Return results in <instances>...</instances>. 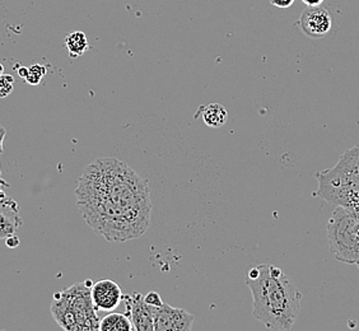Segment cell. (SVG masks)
Returning <instances> with one entry per match:
<instances>
[{
	"label": "cell",
	"mask_w": 359,
	"mask_h": 331,
	"mask_svg": "<svg viewBox=\"0 0 359 331\" xmlns=\"http://www.w3.org/2000/svg\"><path fill=\"white\" fill-rule=\"evenodd\" d=\"M101 331H130L133 330V324L130 318L125 313L111 312L101 318L100 323Z\"/></svg>",
	"instance_id": "cell-10"
},
{
	"label": "cell",
	"mask_w": 359,
	"mask_h": 331,
	"mask_svg": "<svg viewBox=\"0 0 359 331\" xmlns=\"http://www.w3.org/2000/svg\"><path fill=\"white\" fill-rule=\"evenodd\" d=\"M4 73V67L0 64V76Z\"/></svg>",
	"instance_id": "cell-22"
},
{
	"label": "cell",
	"mask_w": 359,
	"mask_h": 331,
	"mask_svg": "<svg viewBox=\"0 0 359 331\" xmlns=\"http://www.w3.org/2000/svg\"><path fill=\"white\" fill-rule=\"evenodd\" d=\"M14 90V78L11 74L0 76V98L9 96Z\"/></svg>",
	"instance_id": "cell-14"
},
{
	"label": "cell",
	"mask_w": 359,
	"mask_h": 331,
	"mask_svg": "<svg viewBox=\"0 0 359 331\" xmlns=\"http://www.w3.org/2000/svg\"><path fill=\"white\" fill-rule=\"evenodd\" d=\"M246 284L254 298L252 313L271 330H290L296 323L304 295L283 270L270 264L250 266Z\"/></svg>",
	"instance_id": "cell-2"
},
{
	"label": "cell",
	"mask_w": 359,
	"mask_h": 331,
	"mask_svg": "<svg viewBox=\"0 0 359 331\" xmlns=\"http://www.w3.org/2000/svg\"><path fill=\"white\" fill-rule=\"evenodd\" d=\"M144 301L152 307H159V306L163 304V301H162V298L157 292H149L148 295H145Z\"/></svg>",
	"instance_id": "cell-15"
},
{
	"label": "cell",
	"mask_w": 359,
	"mask_h": 331,
	"mask_svg": "<svg viewBox=\"0 0 359 331\" xmlns=\"http://www.w3.org/2000/svg\"><path fill=\"white\" fill-rule=\"evenodd\" d=\"M76 195L86 223L107 241L138 238L151 224L149 187L123 161L92 162L78 181Z\"/></svg>",
	"instance_id": "cell-1"
},
{
	"label": "cell",
	"mask_w": 359,
	"mask_h": 331,
	"mask_svg": "<svg viewBox=\"0 0 359 331\" xmlns=\"http://www.w3.org/2000/svg\"><path fill=\"white\" fill-rule=\"evenodd\" d=\"M6 134H7V131H6V128L0 125V154L4 152V148H3V144H4V138H6Z\"/></svg>",
	"instance_id": "cell-18"
},
{
	"label": "cell",
	"mask_w": 359,
	"mask_h": 331,
	"mask_svg": "<svg viewBox=\"0 0 359 331\" xmlns=\"http://www.w3.org/2000/svg\"><path fill=\"white\" fill-rule=\"evenodd\" d=\"M92 283L86 281L54 295L51 313L64 330H100L101 318L90 296Z\"/></svg>",
	"instance_id": "cell-3"
},
{
	"label": "cell",
	"mask_w": 359,
	"mask_h": 331,
	"mask_svg": "<svg viewBox=\"0 0 359 331\" xmlns=\"http://www.w3.org/2000/svg\"><path fill=\"white\" fill-rule=\"evenodd\" d=\"M304 3V6L307 7H318L324 3V0H302Z\"/></svg>",
	"instance_id": "cell-19"
},
{
	"label": "cell",
	"mask_w": 359,
	"mask_h": 331,
	"mask_svg": "<svg viewBox=\"0 0 359 331\" xmlns=\"http://www.w3.org/2000/svg\"><path fill=\"white\" fill-rule=\"evenodd\" d=\"M126 304L128 316L133 324V330L154 331L153 307L144 301V296L139 292L123 297Z\"/></svg>",
	"instance_id": "cell-7"
},
{
	"label": "cell",
	"mask_w": 359,
	"mask_h": 331,
	"mask_svg": "<svg viewBox=\"0 0 359 331\" xmlns=\"http://www.w3.org/2000/svg\"><path fill=\"white\" fill-rule=\"evenodd\" d=\"M65 46L69 53L70 58L76 59L78 56L83 55L84 53L90 48L88 39L82 31H76L67 36Z\"/></svg>",
	"instance_id": "cell-12"
},
{
	"label": "cell",
	"mask_w": 359,
	"mask_h": 331,
	"mask_svg": "<svg viewBox=\"0 0 359 331\" xmlns=\"http://www.w3.org/2000/svg\"><path fill=\"white\" fill-rule=\"evenodd\" d=\"M355 265H357V268H358V269H359V262H357V264H355Z\"/></svg>",
	"instance_id": "cell-23"
},
{
	"label": "cell",
	"mask_w": 359,
	"mask_h": 331,
	"mask_svg": "<svg viewBox=\"0 0 359 331\" xmlns=\"http://www.w3.org/2000/svg\"><path fill=\"white\" fill-rule=\"evenodd\" d=\"M92 301L98 311H114L123 299L121 288L112 279H101L90 287Z\"/></svg>",
	"instance_id": "cell-8"
},
{
	"label": "cell",
	"mask_w": 359,
	"mask_h": 331,
	"mask_svg": "<svg viewBox=\"0 0 359 331\" xmlns=\"http://www.w3.org/2000/svg\"><path fill=\"white\" fill-rule=\"evenodd\" d=\"M298 25L304 35L311 39H323L332 31V14L327 9L320 6L307 7L301 13Z\"/></svg>",
	"instance_id": "cell-6"
},
{
	"label": "cell",
	"mask_w": 359,
	"mask_h": 331,
	"mask_svg": "<svg viewBox=\"0 0 359 331\" xmlns=\"http://www.w3.org/2000/svg\"><path fill=\"white\" fill-rule=\"evenodd\" d=\"M46 73H48L46 67L40 65V64L31 65V67H28V74L27 76L25 78V81H26L28 84H31V86H37V84L41 83L43 76H46Z\"/></svg>",
	"instance_id": "cell-13"
},
{
	"label": "cell",
	"mask_w": 359,
	"mask_h": 331,
	"mask_svg": "<svg viewBox=\"0 0 359 331\" xmlns=\"http://www.w3.org/2000/svg\"><path fill=\"white\" fill-rule=\"evenodd\" d=\"M0 187H9V184L4 179L0 177Z\"/></svg>",
	"instance_id": "cell-21"
},
{
	"label": "cell",
	"mask_w": 359,
	"mask_h": 331,
	"mask_svg": "<svg viewBox=\"0 0 359 331\" xmlns=\"http://www.w3.org/2000/svg\"><path fill=\"white\" fill-rule=\"evenodd\" d=\"M270 3L276 8H290L294 0H270Z\"/></svg>",
	"instance_id": "cell-16"
},
{
	"label": "cell",
	"mask_w": 359,
	"mask_h": 331,
	"mask_svg": "<svg viewBox=\"0 0 359 331\" xmlns=\"http://www.w3.org/2000/svg\"><path fill=\"white\" fill-rule=\"evenodd\" d=\"M18 74H20V76H21V78H23V79H25V78H26V76H27L28 74V67H21V68L18 69Z\"/></svg>",
	"instance_id": "cell-20"
},
{
	"label": "cell",
	"mask_w": 359,
	"mask_h": 331,
	"mask_svg": "<svg viewBox=\"0 0 359 331\" xmlns=\"http://www.w3.org/2000/svg\"><path fill=\"white\" fill-rule=\"evenodd\" d=\"M3 189L0 187V240L15 235L23 224L18 203L7 196Z\"/></svg>",
	"instance_id": "cell-9"
},
{
	"label": "cell",
	"mask_w": 359,
	"mask_h": 331,
	"mask_svg": "<svg viewBox=\"0 0 359 331\" xmlns=\"http://www.w3.org/2000/svg\"><path fill=\"white\" fill-rule=\"evenodd\" d=\"M154 331H189L193 329L194 316L187 311L176 309L163 302L153 307Z\"/></svg>",
	"instance_id": "cell-5"
},
{
	"label": "cell",
	"mask_w": 359,
	"mask_h": 331,
	"mask_svg": "<svg viewBox=\"0 0 359 331\" xmlns=\"http://www.w3.org/2000/svg\"><path fill=\"white\" fill-rule=\"evenodd\" d=\"M329 248L340 262H359V209L338 207L327 223Z\"/></svg>",
	"instance_id": "cell-4"
},
{
	"label": "cell",
	"mask_w": 359,
	"mask_h": 331,
	"mask_svg": "<svg viewBox=\"0 0 359 331\" xmlns=\"http://www.w3.org/2000/svg\"><path fill=\"white\" fill-rule=\"evenodd\" d=\"M201 118L210 128H221L227 121L228 112L224 106L219 104H208L201 109Z\"/></svg>",
	"instance_id": "cell-11"
},
{
	"label": "cell",
	"mask_w": 359,
	"mask_h": 331,
	"mask_svg": "<svg viewBox=\"0 0 359 331\" xmlns=\"http://www.w3.org/2000/svg\"><path fill=\"white\" fill-rule=\"evenodd\" d=\"M6 243H7V246L9 248H17L20 245V238L15 235L9 236V237L6 238Z\"/></svg>",
	"instance_id": "cell-17"
}]
</instances>
